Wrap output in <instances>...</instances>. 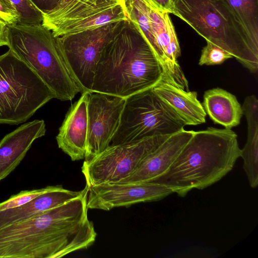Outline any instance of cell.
Instances as JSON below:
<instances>
[{"instance_id": "29", "label": "cell", "mask_w": 258, "mask_h": 258, "mask_svg": "<svg viewBox=\"0 0 258 258\" xmlns=\"http://www.w3.org/2000/svg\"><path fill=\"white\" fill-rule=\"evenodd\" d=\"M120 1H123V0H120Z\"/></svg>"}, {"instance_id": "16", "label": "cell", "mask_w": 258, "mask_h": 258, "mask_svg": "<svg viewBox=\"0 0 258 258\" xmlns=\"http://www.w3.org/2000/svg\"><path fill=\"white\" fill-rule=\"evenodd\" d=\"M120 0H60L50 12L43 14L42 25L55 37L64 28L123 2Z\"/></svg>"}, {"instance_id": "11", "label": "cell", "mask_w": 258, "mask_h": 258, "mask_svg": "<svg viewBox=\"0 0 258 258\" xmlns=\"http://www.w3.org/2000/svg\"><path fill=\"white\" fill-rule=\"evenodd\" d=\"M82 191L88 209L105 211L139 203L159 201L173 193L170 188L152 182L86 184Z\"/></svg>"}, {"instance_id": "20", "label": "cell", "mask_w": 258, "mask_h": 258, "mask_svg": "<svg viewBox=\"0 0 258 258\" xmlns=\"http://www.w3.org/2000/svg\"><path fill=\"white\" fill-rule=\"evenodd\" d=\"M130 19L124 2L92 17L70 25L60 30L55 37L94 29L100 26Z\"/></svg>"}, {"instance_id": "13", "label": "cell", "mask_w": 258, "mask_h": 258, "mask_svg": "<svg viewBox=\"0 0 258 258\" xmlns=\"http://www.w3.org/2000/svg\"><path fill=\"white\" fill-rule=\"evenodd\" d=\"M193 131L182 128L170 135L158 148L142 160L131 175L117 182L144 183L154 180L171 166L191 138Z\"/></svg>"}, {"instance_id": "21", "label": "cell", "mask_w": 258, "mask_h": 258, "mask_svg": "<svg viewBox=\"0 0 258 258\" xmlns=\"http://www.w3.org/2000/svg\"><path fill=\"white\" fill-rule=\"evenodd\" d=\"M234 11L248 34L258 45V0H222Z\"/></svg>"}, {"instance_id": "7", "label": "cell", "mask_w": 258, "mask_h": 258, "mask_svg": "<svg viewBox=\"0 0 258 258\" xmlns=\"http://www.w3.org/2000/svg\"><path fill=\"white\" fill-rule=\"evenodd\" d=\"M125 6L130 19L138 25L160 63L163 81L189 91L177 60L180 48L169 14L153 0H125Z\"/></svg>"}, {"instance_id": "17", "label": "cell", "mask_w": 258, "mask_h": 258, "mask_svg": "<svg viewBox=\"0 0 258 258\" xmlns=\"http://www.w3.org/2000/svg\"><path fill=\"white\" fill-rule=\"evenodd\" d=\"M82 194L64 188L61 185L43 193L20 206L0 211V228L31 218L60 206Z\"/></svg>"}, {"instance_id": "5", "label": "cell", "mask_w": 258, "mask_h": 258, "mask_svg": "<svg viewBox=\"0 0 258 258\" xmlns=\"http://www.w3.org/2000/svg\"><path fill=\"white\" fill-rule=\"evenodd\" d=\"M7 46L61 101L72 100L81 90L71 74L56 37L42 24L7 25Z\"/></svg>"}, {"instance_id": "25", "label": "cell", "mask_w": 258, "mask_h": 258, "mask_svg": "<svg viewBox=\"0 0 258 258\" xmlns=\"http://www.w3.org/2000/svg\"><path fill=\"white\" fill-rule=\"evenodd\" d=\"M19 15L9 0H0V19L7 25L18 23Z\"/></svg>"}, {"instance_id": "18", "label": "cell", "mask_w": 258, "mask_h": 258, "mask_svg": "<svg viewBox=\"0 0 258 258\" xmlns=\"http://www.w3.org/2000/svg\"><path fill=\"white\" fill-rule=\"evenodd\" d=\"M154 92L171 106L186 125L205 123L207 114L196 91H185L161 81L153 88Z\"/></svg>"}, {"instance_id": "19", "label": "cell", "mask_w": 258, "mask_h": 258, "mask_svg": "<svg viewBox=\"0 0 258 258\" xmlns=\"http://www.w3.org/2000/svg\"><path fill=\"white\" fill-rule=\"evenodd\" d=\"M203 98V108L215 124L229 129L240 124L243 111L235 95L216 88L206 91Z\"/></svg>"}, {"instance_id": "26", "label": "cell", "mask_w": 258, "mask_h": 258, "mask_svg": "<svg viewBox=\"0 0 258 258\" xmlns=\"http://www.w3.org/2000/svg\"><path fill=\"white\" fill-rule=\"evenodd\" d=\"M42 15L53 10L60 0H30Z\"/></svg>"}, {"instance_id": "15", "label": "cell", "mask_w": 258, "mask_h": 258, "mask_svg": "<svg viewBox=\"0 0 258 258\" xmlns=\"http://www.w3.org/2000/svg\"><path fill=\"white\" fill-rule=\"evenodd\" d=\"M43 120L23 123L0 141V181L20 163L33 142L45 134Z\"/></svg>"}, {"instance_id": "1", "label": "cell", "mask_w": 258, "mask_h": 258, "mask_svg": "<svg viewBox=\"0 0 258 258\" xmlns=\"http://www.w3.org/2000/svg\"><path fill=\"white\" fill-rule=\"evenodd\" d=\"M85 197L0 228V258H58L86 249L97 235Z\"/></svg>"}, {"instance_id": "14", "label": "cell", "mask_w": 258, "mask_h": 258, "mask_svg": "<svg viewBox=\"0 0 258 258\" xmlns=\"http://www.w3.org/2000/svg\"><path fill=\"white\" fill-rule=\"evenodd\" d=\"M91 93L85 91L68 111L56 137L58 148L72 161L85 158L88 132V102Z\"/></svg>"}, {"instance_id": "10", "label": "cell", "mask_w": 258, "mask_h": 258, "mask_svg": "<svg viewBox=\"0 0 258 258\" xmlns=\"http://www.w3.org/2000/svg\"><path fill=\"white\" fill-rule=\"evenodd\" d=\"M120 21L56 37L62 57L81 93H91L97 63Z\"/></svg>"}, {"instance_id": "24", "label": "cell", "mask_w": 258, "mask_h": 258, "mask_svg": "<svg viewBox=\"0 0 258 258\" xmlns=\"http://www.w3.org/2000/svg\"><path fill=\"white\" fill-rule=\"evenodd\" d=\"M232 57V55L226 50L211 42L207 41V45L202 50L199 64L200 66L220 64Z\"/></svg>"}, {"instance_id": "12", "label": "cell", "mask_w": 258, "mask_h": 258, "mask_svg": "<svg viewBox=\"0 0 258 258\" xmlns=\"http://www.w3.org/2000/svg\"><path fill=\"white\" fill-rule=\"evenodd\" d=\"M125 98L91 93L88 102V132L85 161L103 152L110 145L119 124Z\"/></svg>"}, {"instance_id": "23", "label": "cell", "mask_w": 258, "mask_h": 258, "mask_svg": "<svg viewBox=\"0 0 258 258\" xmlns=\"http://www.w3.org/2000/svg\"><path fill=\"white\" fill-rule=\"evenodd\" d=\"M59 185H49L39 189L22 190L0 203V211L20 206L40 195L56 189Z\"/></svg>"}, {"instance_id": "22", "label": "cell", "mask_w": 258, "mask_h": 258, "mask_svg": "<svg viewBox=\"0 0 258 258\" xmlns=\"http://www.w3.org/2000/svg\"><path fill=\"white\" fill-rule=\"evenodd\" d=\"M16 10L19 19L17 24L25 25L42 24L43 16L30 0H9Z\"/></svg>"}, {"instance_id": "27", "label": "cell", "mask_w": 258, "mask_h": 258, "mask_svg": "<svg viewBox=\"0 0 258 258\" xmlns=\"http://www.w3.org/2000/svg\"><path fill=\"white\" fill-rule=\"evenodd\" d=\"M161 9L169 14H173V4L172 0H153Z\"/></svg>"}, {"instance_id": "2", "label": "cell", "mask_w": 258, "mask_h": 258, "mask_svg": "<svg viewBox=\"0 0 258 258\" xmlns=\"http://www.w3.org/2000/svg\"><path fill=\"white\" fill-rule=\"evenodd\" d=\"M163 70L138 25L120 21L97 63L91 93L126 98L163 81Z\"/></svg>"}, {"instance_id": "28", "label": "cell", "mask_w": 258, "mask_h": 258, "mask_svg": "<svg viewBox=\"0 0 258 258\" xmlns=\"http://www.w3.org/2000/svg\"><path fill=\"white\" fill-rule=\"evenodd\" d=\"M7 26V24L0 19V46L4 45L7 46L8 44L6 37Z\"/></svg>"}, {"instance_id": "3", "label": "cell", "mask_w": 258, "mask_h": 258, "mask_svg": "<svg viewBox=\"0 0 258 258\" xmlns=\"http://www.w3.org/2000/svg\"><path fill=\"white\" fill-rule=\"evenodd\" d=\"M240 153L237 136L231 129L193 131L169 168L152 182L183 197L194 188L203 189L220 180L233 169Z\"/></svg>"}, {"instance_id": "8", "label": "cell", "mask_w": 258, "mask_h": 258, "mask_svg": "<svg viewBox=\"0 0 258 258\" xmlns=\"http://www.w3.org/2000/svg\"><path fill=\"white\" fill-rule=\"evenodd\" d=\"M185 122L153 88L125 98L118 128L110 145L144 138L170 135L183 128Z\"/></svg>"}, {"instance_id": "4", "label": "cell", "mask_w": 258, "mask_h": 258, "mask_svg": "<svg viewBox=\"0 0 258 258\" xmlns=\"http://www.w3.org/2000/svg\"><path fill=\"white\" fill-rule=\"evenodd\" d=\"M173 14L206 41L230 53L252 73L258 71V45L232 9L222 0H172Z\"/></svg>"}, {"instance_id": "9", "label": "cell", "mask_w": 258, "mask_h": 258, "mask_svg": "<svg viewBox=\"0 0 258 258\" xmlns=\"http://www.w3.org/2000/svg\"><path fill=\"white\" fill-rule=\"evenodd\" d=\"M170 135L152 136L133 142L109 146L92 159L84 161L81 169L86 184L117 182L125 178Z\"/></svg>"}, {"instance_id": "6", "label": "cell", "mask_w": 258, "mask_h": 258, "mask_svg": "<svg viewBox=\"0 0 258 258\" xmlns=\"http://www.w3.org/2000/svg\"><path fill=\"white\" fill-rule=\"evenodd\" d=\"M54 95L9 49L0 55V124L26 121Z\"/></svg>"}]
</instances>
